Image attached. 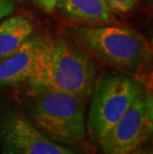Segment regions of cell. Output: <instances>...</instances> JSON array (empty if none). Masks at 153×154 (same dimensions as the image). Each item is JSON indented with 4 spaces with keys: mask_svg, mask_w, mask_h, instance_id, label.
<instances>
[{
    "mask_svg": "<svg viewBox=\"0 0 153 154\" xmlns=\"http://www.w3.org/2000/svg\"><path fill=\"white\" fill-rule=\"evenodd\" d=\"M144 84L126 74L109 75L94 86L87 130L96 144L119 120L140 94Z\"/></svg>",
    "mask_w": 153,
    "mask_h": 154,
    "instance_id": "obj_4",
    "label": "cell"
},
{
    "mask_svg": "<svg viewBox=\"0 0 153 154\" xmlns=\"http://www.w3.org/2000/svg\"><path fill=\"white\" fill-rule=\"evenodd\" d=\"M43 39L29 37L17 51L0 62V90L26 82L35 66Z\"/></svg>",
    "mask_w": 153,
    "mask_h": 154,
    "instance_id": "obj_7",
    "label": "cell"
},
{
    "mask_svg": "<svg viewBox=\"0 0 153 154\" xmlns=\"http://www.w3.org/2000/svg\"><path fill=\"white\" fill-rule=\"evenodd\" d=\"M59 0H35V2L46 12H53L58 6Z\"/></svg>",
    "mask_w": 153,
    "mask_h": 154,
    "instance_id": "obj_12",
    "label": "cell"
},
{
    "mask_svg": "<svg viewBox=\"0 0 153 154\" xmlns=\"http://www.w3.org/2000/svg\"><path fill=\"white\" fill-rule=\"evenodd\" d=\"M66 33L87 54L119 70L137 73L151 61L150 43L131 28L118 25L71 26Z\"/></svg>",
    "mask_w": 153,
    "mask_h": 154,
    "instance_id": "obj_3",
    "label": "cell"
},
{
    "mask_svg": "<svg viewBox=\"0 0 153 154\" xmlns=\"http://www.w3.org/2000/svg\"><path fill=\"white\" fill-rule=\"evenodd\" d=\"M115 14H126L136 7L138 0H106Z\"/></svg>",
    "mask_w": 153,
    "mask_h": 154,
    "instance_id": "obj_10",
    "label": "cell"
},
{
    "mask_svg": "<svg viewBox=\"0 0 153 154\" xmlns=\"http://www.w3.org/2000/svg\"><path fill=\"white\" fill-rule=\"evenodd\" d=\"M153 132V96L144 87L119 120L97 145L103 154H128L151 138Z\"/></svg>",
    "mask_w": 153,
    "mask_h": 154,
    "instance_id": "obj_5",
    "label": "cell"
},
{
    "mask_svg": "<svg viewBox=\"0 0 153 154\" xmlns=\"http://www.w3.org/2000/svg\"><path fill=\"white\" fill-rule=\"evenodd\" d=\"M128 154H152V153L148 148L139 146V147H137V148H135L134 150H132V151Z\"/></svg>",
    "mask_w": 153,
    "mask_h": 154,
    "instance_id": "obj_13",
    "label": "cell"
},
{
    "mask_svg": "<svg viewBox=\"0 0 153 154\" xmlns=\"http://www.w3.org/2000/svg\"><path fill=\"white\" fill-rule=\"evenodd\" d=\"M34 25L26 15H16L0 21V62L9 57L31 37Z\"/></svg>",
    "mask_w": 153,
    "mask_h": 154,
    "instance_id": "obj_8",
    "label": "cell"
},
{
    "mask_svg": "<svg viewBox=\"0 0 153 154\" xmlns=\"http://www.w3.org/2000/svg\"><path fill=\"white\" fill-rule=\"evenodd\" d=\"M0 154H84L40 133L17 106L0 100Z\"/></svg>",
    "mask_w": 153,
    "mask_h": 154,
    "instance_id": "obj_6",
    "label": "cell"
},
{
    "mask_svg": "<svg viewBox=\"0 0 153 154\" xmlns=\"http://www.w3.org/2000/svg\"><path fill=\"white\" fill-rule=\"evenodd\" d=\"M86 106L87 100L82 97L28 85L17 107L47 138L82 149L86 148L87 139Z\"/></svg>",
    "mask_w": 153,
    "mask_h": 154,
    "instance_id": "obj_1",
    "label": "cell"
},
{
    "mask_svg": "<svg viewBox=\"0 0 153 154\" xmlns=\"http://www.w3.org/2000/svg\"><path fill=\"white\" fill-rule=\"evenodd\" d=\"M58 5L65 14L76 20L109 24L115 22L106 0H59Z\"/></svg>",
    "mask_w": 153,
    "mask_h": 154,
    "instance_id": "obj_9",
    "label": "cell"
},
{
    "mask_svg": "<svg viewBox=\"0 0 153 154\" xmlns=\"http://www.w3.org/2000/svg\"><path fill=\"white\" fill-rule=\"evenodd\" d=\"M96 78L93 58L73 40L58 37L42 40L33 72L26 83L87 100L93 94Z\"/></svg>",
    "mask_w": 153,
    "mask_h": 154,
    "instance_id": "obj_2",
    "label": "cell"
},
{
    "mask_svg": "<svg viewBox=\"0 0 153 154\" xmlns=\"http://www.w3.org/2000/svg\"><path fill=\"white\" fill-rule=\"evenodd\" d=\"M18 0H0V21L10 15Z\"/></svg>",
    "mask_w": 153,
    "mask_h": 154,
    "instance_id": "obj_11",
    "label": "cell"
}]
</instances>
